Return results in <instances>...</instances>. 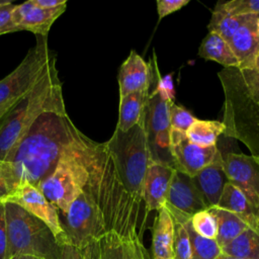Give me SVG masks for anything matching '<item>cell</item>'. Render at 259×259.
<instances>
[{
    "instance_id": "obj_1",
    "label": "cell",
    "mask_w": 259,
    "mask_h": 259,
    "mask_svg": "<svg viewBox=\"0 0 259 259\" xmlns=\"http://www.w3.org/2000/svg\"><path fill=\"white\" fill-rule=\"evenodd\" d=\"M77 130L66 110L44 112L5 160L14 190L23 183L37 187L55 168Z\"/></svg>"
},
{
    "instance_id": "obj_2",
    "label": "cell",
    "mask_w": 259,
    "mask_h": 259,
    "mask_svg": "<svg viewBox=\"0 0 259 259\" xmlns=\"http://www.w3.org/2000/svg\"><path fill=\"white\" fill-rule=\"evenodd\" d=\"M218 76L225 96L223 135L259 158V57L251 68H224Z\"/></svg>"
},
{
    "instance_id": "obj_3",
    "label": "cell",
    "mask_w": 259,
    "mask_h": 259,
    "mask_svg": "<svg viewBox=\"0 0 259 259\" xmlns=\"http://www.w3.org/2000/svg\"><path fill=\"white\" fill-rule=\"evenodd\" d=\"M65 110L62 83L54 61L33 89L1 117L0 160H6L44 112Z\"/></svg>"
},
{
    "instance_id": "obj_4",
    "label": "cell",
    "mask_w": 259,
    "mask_h": 259,
    "mask_svg": "<svg viewBox=\"0 0 259 259\" xmlns=\"http://www.w3.org/2000/svg\"><path fill=\"white\" fill-rule=\"evenodd\" d=\"M89 138L77 130L73 140L63 150L55 168L37 185L39 191L65 214L81 193L88 177Z\"/></svg>"
},
{
    "instance_id": "obj_5",
    "label": "cell",
    "mask_w": 259,
    "mask_h": 259,
    "mask_svg": "<svg viewBox=\"0 0 259 259\" xmlns=\"http://www.w3.org/2000/svg\"><path fill=\"white\" fill-rule=\"evenodd\" d=\"M105 144L125 189L142 202L144 180L151 163L145 116L126 132L116 127Z\"/></svg>"
},
{
    "instance_id": "obj_6",
    "label": "cell",
    "mask_w": 259,
    "mask_h": 259,
    "mask_svg": "<svg viewBox=\"0 0 259 259\" xmlns=\"http://www.w3.org/2000/svg\"><path fill=\"white\" fill-rule=\"evenodd\" d=\"M9 258L27 255L37 259H58L60 244L50 228L19 205L5 202Z\"/></svg>"
},
{
    "instance_id": "obj_7",
    "label": "cell",
    "mask_w": 259,
    "mask_h": 259,
    "mask_svg": "<svg viewBox=\"0 0 259 259\" xmlns=\"http://www.w3.org/2000/svg\"><path fill=\"white\" fill-rule=\"evenodd\" d=\"M54 61L56 55L49 48L48 36L36 35L35 46L11 73L0 80V119L33 89Z\"/></svg>"
},
{
    "instance_id": "obj_8",
    "label": "cell",
    "mask_w": 259,
    "mask_h": 259,
    "mask_svg": "<svg viewBox=\"0 0 259 259\" xmlns=\"http://www.w3.org/2000/svg\"><path fill=\"white\" fill-rule=\"evenodd\" d=\"M170 104L151 91L146 108L145 125L151 162L165 164L175 169L170 149Z\"/></svg>"
},
{
    "instance_id": "obj_9",
    "label": "cell",
    "mask_w": 259,
    "mask_h": 259,
    "mask_svg": "<svg viewBox=\"0 0 259 259\" xmlns=\"http://www.w3.org/2000/svg\"><path fill=\"white\" fill-rule=\"evenodd\" d=\"M5 202L15 203L40 220L50 228L60 243L64 236V231L59 210L46 198L37 187L29 183H23L7 197Z\"/></svg>"
},
{
    "instance_id": "obj_10",
    "label": "cell",
    "mask_w": 259,
    "mask_h": 259,
    "mask_svg": "<svg viewBox=\"0 0 259 259\" xmlns=\"http://www.w3.org/2000/svg\"><path fill=\"white\" fill-rule=\"evenodd\" d=\"M223 166L229 182L237 186L259 208V158L228 153L223 155Z\"/></svg>"
},
{
    "instance_id": "obj_11",
    "label": "cell",
    "mask_w": 259,
    "mask_h": 259,
    "mask_svg": "<svg viewBox=\"0 0 259 259\" xmlns=\"http://www.w3.org/2000/svg\"><path fill=\"white\" fill-rule=\"evenodd\" d=\"M170 149L175 170L194 176L203 167L208 165L219 152L218 147L202 148L192 144L186 133L174 130L170 132Z\"/></svg>"
},
{
    "instance_id": "obj_12",
    "label": "cell",
    "mask_w": 259,
    "mask_h": 259,
    "mask_svg": "<svg viewBox=\"0 0 259 259\" xmlns=\"http://www.w3.org/2000/svg\"><path fill=\"white\" fill-rule=\"evenodd\" d=\"M165 206L189 218L208 208L192 177L179 170L173 172Z\"/></svg>"
},
{
    "instance_id": "obj_13",
    "label": "cell",
    "mask_w": 259,
    "mask_h": 259,
    "mask_svg": "<svg viewBox=\"0 0 259 259\" xmlns=\"http://www.w3.org/2000/svg\"><path fill=\"white\" fill-rule=\"evenodd\" d=\"M153 68L151 62H145L136 51L132 50L119 68V98L132 92L151 88L155 77Z\"/></svg>"
},
{
    "instance_id": "obj_14",
    "label": "cell",
    "mask_w": 259,
    "mask_h": 259,
    "mask_svg": "<svg viewBox=\"0 0 259 259\" xmlns=\"http://www.w3.org/2000/svg\"><path fill=\"white\" fill-rule=\"evenodd\" d=\"M174 170L165 164L150 163L142 191V200L145 202L146 213L152 210H159L165 205Z\"/></svg>"
},
{
    "instance_id": "obj_15",
    "label": "cell",
    "mask_w": 259,
    "mask_h": 259,
    "mask_svg": "<svg viewBox=\"0 0 259 259\" xmlns=\"http://www.w3.org/2000/svg\"><path fill=\"white\" fill-rule=\"evenodd\" d=\"M258 17L256 14H248L228 42L239 62L240 69L253 67L259 57Z\"/></svg>"
},
{
    "instance_id": "obj_16",
    "label": "cell",
    "mask_w": 259,
    "mask_h": 259,
    "mask_svg": "<svg viewBox=\"0 0 259 259\" xmlns=\"http://www.w3.org/2000/svg\"><path fill=\"white\" fill-rule=\"evenodd\" d=\"M191 177L207 207L218 205L224 187L229 182L223 166V154L220 150L208 165Z\"/></svg>"
},
{
    "instance_id": "obj_17",
    "label": "cell",
    "mask_w": 259,
    "mask_h": 259,
    "mask_svg": "<svg viewBox=\"0 0 259 259\" xmlns=\"http://www.w3.org/2000/svg\"><path fill=\"white\" fill-rule=\"evenodd\" d=\"M217 206L235 213L249 227L259 228V208L231 182L225 185Z\"/></svg>"
},
{
    "instance_id": "obj_18",
    "label": "cell",
    "mask_w": 259,
    "mask_h": 259,
    "mask_svg": "<svg viewBox=\"0 0 259 259\" xmlns=\"http://www.w3.org/2000/svg\"><path fill=\"white\" fill-rule=\"evenodd\" d=\"M152 232V257L173 259L174 222L165 205L157 210Z\"/></svg>"
},
{
    "instance_id": "obj_19",
    "label": "cell",
    "mask_w": 259,
    "mask_h": 259,
    "mask_svg": "<svg viewBox=\"0 0 259 259\" xmlns=\"http://www.w3.org/2000/svg\"><path fill=\"white\" fill-rule=\"evenodd\" d=\"M150 89L132 92L119 98V114L116 127L126 132L139 123L145 116L150 98Z\"/></svg>"
},
{
    "instance_id": "obj_20",
    "label": "cell",
    "mask_w": 259,
    "mask_h": 259,
    "mask_svg": "<svg viewBox=\"0 0 259 259\" xmlns=\"http://www.w3.org/2000/svg\"><path fill=\"white\" fill-rule=\"evenodd\" d=\"M198 56L218 62L224 68H239V62L230 45L214 32H208L198 49Z\"/></svg>"
},
{
    "instance_id": "obj_21",
    "label": "cell",
    "mask_w": 259,
    "mask_h": 259,
    "mask_svg": "<svg viewBox=\"0 0 259 259\" xmlns=\"http://www.w3.org/2000/svg\"><path fill=\"white\" fill-rule=\"evenodd\" d=\"M65 11L66 5L54 9H42L33 4V7L18 24V29L19 31L27 30L33 32L38 36H48L53 23Z\"/></svg>"
},
{
    "instance_id": "obj_22",
    "label": "cell",
    "mask_w": 259,
    "mask_h": 259,
    "mask_svg": "<svg viewBox=\"0 0 259 259\" xmlns=\"http://www.w3.org/2000/svg\"><path fill=\"white\" fill-rule=\"evenodd\" d=\"M222 254L237 259H259V228L249 227L221 248Z\"/></svg>"
},
{
    "instance_id": "obj_23",
    "label": "cell",
    "mask_w": 259,
    "mask_h": 259,
    "mask_svg": "<svg viewBox=\"0 0 259 259\" xmlns=\"http://www.w3.org/2000/svg\"><path fill=\"white\" fill-rule=\"evenodd\" d=\"M208 209L217 220L218 235L215 241L220 248L231 242L249 228L242 219L227 209L221 208L217 205L208 207Z\"/></svg>"
},
{
    "instance_id": "obj_24",
    "label": "cell",
    "mask_w": 259,
    "mask_h": 259,
    "mask_svg": "<svg viewBox=\"0 0 259 259\" xmlns=\"http://www.w3.org/2000/svg\"><path fill=\"white\" fill-rule=\"evenodd\" d=\"M169 212L174 220L184 225L189 237L193 259H217L221 255L222 251L217 241L203 238L196 234L190 226L189 217L173 210H169Z\"/></svg>"
},
{
    "instance_id": "obj_25",
    "label": "cell",
    "mask_w": 259,
    "mask_h": 259,
    "mask_svg": "<svg viewBox=\"0 0 259 259\" xmlns=\"http://www.w3.org/2000/svg\"><path fill=\"white\" fill-rule=\"evenodd\" d=\"M225 124L219 120L195 119L186 131L187 139L202 148L215 147L219 137L224 134Z\"/></svg>"
},
{
    "instance_id": "obj_26",
    "label": "cell",
    "mask_w": 259,
    "mask_h": 259,
    "mask_svg": "<svg viewBox=\"0 0 259 259\" xmlns=\"http://www.w3.org/2000/svg\"><path fill=\"white\" fill-rule=\"evenodd\" d=\"M246 16L247 15L231 16L223 12L213 10L210 21L207 26L208 31L217 33L227 42H229L233 34L246 19Z\"/></svg>"
},
{
    "instance_id": "obj_27",
    "label": "cell",
    "mask_w": 259,
    "mask_h": 259,
    "mask_svg": "<svg viewBox=\"0 0 259 259\" xmlns=\"http://www.w3.org/2000/svg\"><path fill=\"white\" fill-rule=\"evenodd\" d=\"M101 259H127L126 240L115 232H108L98 239Z\"/></svg>"
},
{
    "instance_id": "obj_28",
    "label": "cell",
    "mask_w": 259,
    "mask_h": 259,
    "mask_svg": "<svg viewBox=\"0 0 259 259\" xmlns=\"http://www.w3.org/2000/svg\"><path fill=\"white\" fill-rule=\"evenodd\" d=\"M190 226L193 231L199 236L215 240L218 235V224L214 215L208 208L194 213L189 220Z\"/></svg>"
},
{
    "instance_id": "obj_29",
    "label": "cell",
    "mask_w": 259,
    "mask_h": 259,
    "mask_svg": "<svg viewBox=\"0 0 259 259\" xmlns=\"http://www.w3.org/2000/svg\"><path fill=\"white\" fill-rule=\"evenodd\" d=\"M231 16L256 14L259 15V0H231L218 2L214 9Z\"/></svg>"
},
{
    "instance_id": "obj_30",
    "label": "cell",
    "mask_w": 259,
    "mask_h": 259,
    "mask_svg": "<svg viewBox=\"0 0 259 259\" xmlns=\"http://www.w3.org/2000/svg\"><path fill=\"white\" fill-rule=\"evenodd\" d=\"M173 222H174L173 259H193L189 237L184 225L174 219H173Z\"/></svg>"
},
{
    "instance_id": "obj_31",
    "label": "cell",
    "mask_w": 259,
    "mask_h": 259,
    "mask_svg": "<svg viewBox=\"0 0 259 259\" xmlns=\"http://www.w3.org/2000/svg\"><path fill=\"white\" fill-rule=\"evenodd\" d=\"M153 66H154V72H155L154 81L156 83V86L155 88H153L152 92L158 94L162 100L169 103H174L175 88L173 84V74L170 73L161 77L159 74V70L156 62Z\"/></svg>"
},
{
    "instance_id": "obj_32",
    "label": "cell",
    "mask_w": 259,
    "mask_h": 259,
    "mask_svg": "<svg viewBox=\"0 0 259 259\" xmlns=\"http://www.w3.org/2000/svg\"><path fill=\"white\" fill-rule=\"evenodd\" d=\"M195 119L196 118L186 108L175 103L170 104V123L172 128L186 133Z\"/></svg>"
},
{
    "instance_id": "obj_33",
    "label": "cell",
    "mask_w": 259,
    "mask_h": 259,
    "mask_svg": "<svg viewBox=\"0 0 259 259\" xmlns=\"http://www.w3.org/2000/svg\"><path fill=\"white\" fill-rule=\"evenodd\" d=\"M13 8L12 2L0 0V34L18 31L12 21Z\"/></svg>"
},
{
    "instance_id": "obj_34",
    "label": "cell",
    "mask_w": 259,
    "mask_h": 259,
    "mask_svg": "<svg viewBox=\"0 0 259 259\" xmlns=\"http://www.w3.org/2000/svg\"><path fill=\"white\" fill-rule=\"evenodd\" d=\"M127 259H152L149 251L145 247L142 236L136 235L126 240Z\"/></svg>"
},
{
    "instance_id": "obj_35",
    "label": "cell",
    "mask_w": 259,
    "mask_h": 259,
    "mask_svg": "<svg viewBox=\"0 0 259 259\" xmlns=\"http://www.w3.org/2000/svg\"><path fill=\"white\" fill-rule=\"evenodd\" d=\"M13 190L14 188L8 165L5 161L0 160V202L4 203Z\"/></svg>"
},
{
    "instance_id": "obj_36",
    "label": "cell",
    "mask_w": 259,
    "mask_h": 259,
    "mask_svg": "<svg viewBox=\"0 0 259 259\" xmlns=\"http://www.w3.org/2000/svg\"><path fill=\"white\" fill-rule=\"evenodd\" d=\"M189 3V0H157V12L159 20L181 9Z\"/></svg>"
},
{
    "instance_id": "obj_37",
    "label": "cell",
    "mask_w": 259,
    "mask_h": 259,
    "mask_svg": "<svg viewBox=\"0 0 259 259\" xmlns=\"http://www.w3.org/2000/svg\"><path fill=\"white\" fill-rule=\"evenodd\" d=\"M0 259H9L5 205L0 202Z\"/></svg>"
},
{
    "instance_id": "obj_38",
    "label": "cell",
    "mask_w": 259,
    "mask_h": 259,
    "mask_svg": "<svg viewBox=\"0 0 259 259\" xmlns=\"http://www.w3.org/2000/svg\"><path fill=\"white\" fill-rule=\"evenodd\" d=\"M32 7H33L32 0L25 1L18 5H14L13 11H12V21L17 29H18V24L20 23V21L25 17V15L30 11V9ZM18 31H19V29H18Z\"/></svg>"
},
{
    "instance_id": "obj_39",
    "label": "cell",
    "mask_w": 259,
    "mask_h": 259,
    "mask_svg": "<svg viewBox=\"0 0 259 259\" xmlns=\"http://www.w3.org/2000/svg\"><path fill=\"white\" fill-rule=\"evenodd\" d=\"M58 259H83L82 251L73 245L63 243L60 244Z\"/></svg>"
},
{
    "instance_id": "obj_40",
    "label": "cell",
    "mask_w": 259,
    "mask_h": 259,
    "mask_svg": "<svg viewBox=\"0 0 259 259\" xmlns=\"http://www.w3.org/2000/svg\"><path fill=\"white\" fill-rule=\"evenodd\" d=\"M82 251L83 259H101L100 258V250L98 240L93 241L89 245H87Z\"/></svg>"
},
{
    "instance_id": "obj_41",
    "label": "cell",
    "mask_w": 259,
    "mask_h": 259,
    "mask_svg": "<svg viewBox=\"0 0 259 259\" xmlns=\"http://www.w3.org/2000/svg\"><path fill=\"white\" fill-rule=\"evenodd\" d=\"M33 4L42 9H54L67 5V0H33Z\"/></svg>"
},
{
    "instance_id": "obj_42",
    "label": "cell",
    "mask_w": 259,
    "mask_h": 259,
    "mask_svg": "<svg viewBox=\"0 0 259 259\" xmlns=\"http://www.w3.org/2000/svg\"><path fill=\"white\" fill-rule=\"evenodd\" d=\"M9 259H37L34 258L32 256H27V255H16V256H12Z\"/></svg>"
},
{
    "instance_id": "obj_43",
    "label": "cell",
    "mask_w": 259,
    "mask_h": 259,
    "mask_svg": "<svg viewBox=\"0 0 259 259\" xmlns=\"http://www.w3.org/2000/svg\"><path fill=\"white\" fill-rule=\"evenodd\" d=\"M217 259H237V258H233V257H230V256H227V255H224L221 253V255Z\"/></svg>"
},
{
    "instance_id": "obj_44",
    "label": "cell",
    "mask_w": 259,
    "mask_h": 259,
    "mask_svg": "<svg viewBox=\"0 0 259 259\" xmlns=\"http://www.w3.org/2000/svg\"><path fill=\"white\" fill-rule=\"evenodd\" d=\"M257 30H258V32H259V17H258V19H257Z\"/></svg>"
},
{
    "instance_id": "obj_45",
    "label": "cell",
    "mask_w": 259,
    "mask_h": 259,
    "mask_svg": "<svg viewBox=\"0 0 259 259\" xmlns=\"http://www.w3.org/2000/svg\"><path fill=\"white\" fill-rule=\"evenodd\" d=\"M152 259H164V258H157V257H152Z\"/></svg>"
}]
</instances>
